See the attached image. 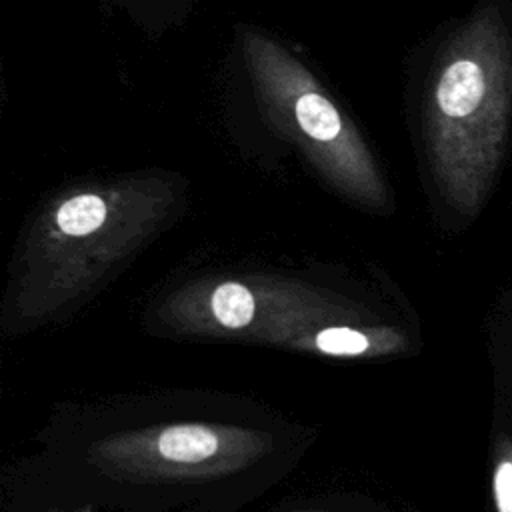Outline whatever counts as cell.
I'll use <instances>...</instances> for the list:
<instances>
[{"mask_svg": "<svg viewBox=\"0 0 512 512\" xmlns=\"http://www.w3.org/2000/svg\"><path fill=\"white\" fill-rule=\"evenodd\" d=\"M510 70L502 40L488 26L470 30L434 86L430 144L440 184L464 212H474L502 156Z\"/></svg>", "mask_w": 512, "mask_h": 512, "instance_id": "6da1fadb", "label": "cell"}, {"mask_svg": "<svg viewBox=\"0 0 512 512\" xmlns=\"http://www.w3.org/2000/svg\"><path fill=\"white\" fill-rule=\"evenodd\" d=\"M264 52L250 42V54L262 60L264 90L276 106L292 116L296 130L306 140V150L348 194L380 204L384 198L374 164L338 108L324 96L312 78L276 46L264 44Z\"/></svg>", "mask_w": 512, "mask_h": 512, "instance_id": "7a4b0ae2", "label": "cell"}, {"mask_svg": "<svg viewBox=\"0 0 512 512\" xmlns=\"http://www.w3.org/2000/svg\"><path fill=\"white\" fill-rule=\"evenodd\" d=\"M218 450L216 434L198 424H180L166 428L158 438V452L172 462H202Z\"/></svg>", "mask_w": 512, "mask_h": 512, "instance_id": "3957f363", "label": "cell"}, {"mask_svg": "<svg viewBox=\"0 0 512 512\" xmlns=\"http://www.w3.org/2000/svg\"><path fill=\"white\" fill-rule=\"evenodd\" d=\"M106 202L96 194L68 198L56 214L58 228L68 236H84L98 230L106 220Z\"/></svg>", "mask_w": 512, "mask_h": 512, "instance_id": "277c9868", "label": "cell"}, {"mask_svg": "<svg viewBox=\"0 0 512 512\" xmlns=\"http://www.w3.org/2000/svg\"><path fill=\"white\" fill-rule=\"evenodd\" d=\"M212 312L226 328H242L254 316V296L238 282H224L212 294Z\"/></svg>", "mask_w": 512, "mask_h": 512, "instance_id": "5b68a950", "label": "cell"}, {"mask_svg": "<svg viewBox=\"0 0 512 512\" xmlns=\"http://www.w3.org/2000/svg\"><path fill=\"white\" fill-rule=\"evenodd\" d=\"M316 346L324 354L356 356L368 348V338L364 334H360L358 330H352L346 326H334V328H324L322 332H318Z\"/></svg>", "mask_w": 512, "mask_h": 512, "instance_id": "8992f818", "label": "cell"}, {"mask_svg": "<svg viewBox=\"0 0 512 512\" xmlns=\"http://www.w3.org/2000/svg\"><path fill=\"white\" fill-rule=\"evenodd\" d=\"M494 494L500 512H512V462H502L494 476Z\"/></svg>", "mask_w": 512, "mask_h": 512, "instance_id": "52a82bcc", "label": "cell"}]
</instances>
